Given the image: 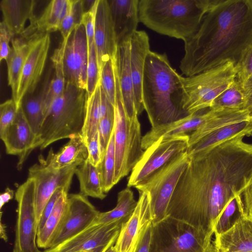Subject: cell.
Instances as JSON below:
<instances>
[{"label":"cell","instance_id":"9c48e42d","mask_svg":"<svg viewBox=\"0 0 252 252\" xmlns=\"http://www.w3.org/2000/svg\"><path fill=\"white\" fill-rule=\"evenodd\" d=\"M153 226L150 252H205L212 242L190 225L169 218Z\"/></svg>","mask_w":252,"mask_h":252},{"label":"cell","instance_id":"83f0119b","mask_svg":"<svg viewBox=\"0 0 252 252\" xmlns=\"http://www.w3.org/2000/svg\"><path fill=\"white\" fill-rule=\"evenodd\" d=\"M35 1L33 0H2L0 2L2 22L13 36L21 34L27 21L36 16L34 13Z\"/></svg>","mask_w":252,"mask_h":252},{"label":"cell","instance_id":"8fae6325","mask_svg":"<svg viewBox=\"0 0 252 252\" xmlns=\"http://www.w3.org/2000/svg\"><path fill=\"white\" fill-rule=\"evenodd\" d=\"M17 202L15 238L13 252H41L36 243V217L34 182L31 178L19 185L15 193Z\"/></svg>","mask_w":252,"mask_h":252},{"label":"cell","instance_id":"f6af8a7d","mask_svg":"<svg viewBox=\"0 0 252 252\" xmlns=\"http://www.w3.org/2000/svg\"><path fill=\"white\" fill-rule=\"evenodd\" d=\"M98 0H96L92 8L83 16L82 24L85 29L88 48L94 42L95 19Z\"/></svg>","mask_w":252,"mask_h":252},{"label":"cell","instance_id":"5bb4252c","mask_svg":"<svg viewBox=\"0 0 252 252\" xmlns=\"http://www.w3.org/2000/svg\"><path fill=\"white\" fill-rule=\"evenodd\" d=\"M99 213L88 197L80 193L68 194L63 222L50 248L60 245L86 229L95 221Z\"/></svg>","mask_w":252,"mask_h":252},{"label":"cell","instance_id":"4dcf8cb0","mask_svg":"<svg viewBox=\"0 0 252 252\" xmlns=\"http://www.w3.org/2000/svg\"><path fill=\"white\" fill-rule=\"evenodd\" d=\"M71 0H53L47 5L35 25L40 34L50 33L59 31L62 23L67 14Z\"/></svg>","mask_w":252,"mask_h":252},{"label":"cell","instance_id":"7402d4cb","mask_svg":"<svg viewBox=\"0 0 252 252\" xmlns=\"http://www.w3.org/2000/svg\"><path fill=\"white\" fill-rule=\"evenodd\" d=\"M149 37L144 31H136L130 40V64L137 115L144 110L142 86L145 64L150 51Z\"/></svg>","mask_w":252,"mask_h":252},{"label":"cell","instance_id":"d6986e66","mask_svg":"<svg viewBox=\"0 0 252 252\" xmlns=\"http://www.w3.org/2000/svg\"><path fill=\"white\" fill-rule=\"evenodd\" d=\"M94 44L100 74L105 63L115 56L118 47L107 0H98L95 19Z\"/></svg>","mask_w":252,"mask_h":252},{"label":"cell","instance_id":"4316f807","mask_svg":"<svg viewBox=\"0 0 252 252\" xmlns=\"http://www.w3.org/2000/svg\"><path fill=\"white\" fill-rule=\"evenodd\" d=\"M114 107L105 94L100 81L93 94L86 98L83 126L81 134L86 144L97 131L101 119Z\"/></svg>","mask_w":252,"mask_h":252},{"label":"cell","instance_id":"7c38bea8","mask_svg":"<svg viewBox=\"0 0 252 252\" xmlns=\"http://www.w3.org/2000/svg\"><path fill=\"white\" fill-rule=\"evenodd\" d=\"M124 222L122 220L105 224L94 221L71 238L41 252H105L115 244Z\"/></svg>","mask_w":252,"mask_h":252},{"label":"cell","instance_id":"3957f363","mask_svg":"<svg viewBox=\"0 0 252 252\" xmlns=\"http://www.w3.org/2000/svg\"><path fill=\"white\" fill-rule=\"evenodd\" d=\"M182 76L172 67L165 53L149 52L144 70L142 96L152 128L189 115L181 107Z\"/></svg>","mask_w":252,"mask_h":252},{"label":"cell","instance_id":"6da1fadb","mask_svg":"<svg viewBox=\"0 0 252 252\" xmlns=\"http://www.w3.org/2000/svg\"><path fill=\"white\" fill-rule=\"evenodd\" d=\"M242 134L189 156L169 202L166 218L210 239L229 201L252 183V144Z\"/></svg>","mask_w":252,"mask_h":252},{"label":"cell","instance_id":"f35d334b","mask_svg":"<svg viewBox=\"0 0 252 252\" xmlns=\"http://www.w3.org/2000/svg\"><path fill=\"white\" fill-rule=\"evenodd\" d=\"M100 82L109 101L114 106L116 102V84L112 59L108 61L103 66L100 74Z\"/></svg>","mask_w":252,"mask_h":252},{"label":"cell","instance_id":"30bf717a","mask_svg":"<svg viewBox=\"0 0 252 252\" xmlns=\"http://www.w3.org/2000/svg\"><path fill=\"white\" fill-rule=\"evenodd\" d=\"M189 139L187 134L160 138L145 150L130 173L127 187L142 184L174 158L187 151Z\"/></svg>","mask_w":252,"mask_h":252},{"label":"cell","instance_id":"e575fe53","mask_svg":"<svg viewBox=\"0 0 252 252\" xmlns=\"http://www.w3.org/2000/svg\"><path fill=\"white\" fill-rule=\"evenodd\" d=\"M137 204L133 192L126 187L118 194L116 206L113 209L105 212H100L95 222L105 224L122 220L126 221L134 212Z\"/></svg>","mask_w":252,"mask_h":252},{"label":"cell","instance_id":"d4e9b609","mask_svg":"<svg viewBox=\"0 0 252 252\" xmlns=\"http://www.w3.org/2000/svg\"><path fill=\"white\" fill-rule=\"evenodd\" d=\"M220 252H252V218L241 215L227 231L213 241Z\"/></svg>","mask_w":252,"mask_h":252},{"label":"cell","instance_id":"681fc988","mask_svg":"<svg viewBox=\"0 0 252 252\" xmlns=\"http://www.w3.org/2000/svg\"><path fill=\"white\" fill-rule=\"evenodd\" d=\"M154 226L150 222L144 228L134 252H150Z\"/></svg>","mask_w":252,"mask_h":252},{"label":"cell","instance_id":"7a4b0ae2","mask_svg":"<svg viewBox=\"0 0 252 252\" xmlns=\"http://www.w3.org/2000/svg\"><path fill=\"white\" fill-rule=\"evenodd\" d=\"M252 47V0H218L185 42L179 67L191 76L227 62L236 66Z\"/></svg>","mask_w":252,"mask_h":252},{"label":"cell","instance_id":"2e32d148","mask_svg":"<svg viewBox=\"0 0 252 252\" xmlns=\"http://www.w3.org/2000/svg\"><path fill=\"white\" fill-rule=\"evenodd\" d=\"M50 45V33L39 37L34 42L22 70L15 102L17 109L25 96L34 91L43 72Z\"/></svg>","mask_w":252,"mask_h":252},{"label":"cell","instance_id":"e0dca14e","mask_svg":"<svg viewBox=\"0 0 252 252\" xmlns=\"http://www.w3.org/2000/svg\"><path fill=\"white\" fill-rule=\"evenodd\" d=\"M137 206L128 220L122 224L114 247L116 252H134L146 225L152 221L148 193L139 191Z\"/></svg>","mask_w":252,"mask_h":252},{"label":"cell","instance_id":"9f6ffc18","mask_svg":"<svg viewBox=\"0 0 252 252\" xmlns=\"http://www.w3.org/2000/svg\"><path fill=\"white\" fill-rule=\"evenodd\" d=\"M252 121V120H251ZM248 135H250V136H252V130H251V131L249 133Z\"/></svg>","mask_w":252,"mask_h":252},{"label":"cell","instance_id":"44dd1931","mask_svg":"<svg viewBox=\"0 0 252 252\" xmlns=\"http://www.w3.org/2000/svg\"><path fill=\"white\" fill-rule=\"evenodd\" d=\"M214 112V108H208L173 122L151 128L142 137L143 149L146 150L160 138H168L192 132L209 119Z\"/></svg>","mask_w":252,"mask_h":252},{"label":"cell","instance_id":"f546056e","mask_svg":"<svg viewBox=\"0 0 252 252\" xmlns=\"http://www.w3.org/2000/svg\"><path fill=\"white\" fill-rule=\"evenodd\" d=\"M68 192L66 190L63 191L44 226L38 231L36 243L38 248L46 250L51 247L64 216Z\"/></svg>","mask_w":252,"mask_h":252},{"label":"cell","instance_id":"484cf974","mask_svg":"<svg viewBox=\"0 0 252 252\" xmlns=\"http://www.w3.org/2000/svg\"><path fill=\"white\" fill-rule=\"evenodd\" d=\"M126 112L129 118L138 116L134 95L130 64V40L117 47L112 58Z\"/></svg>","mask_w":252,"mask_h":252},{"label":"cell","instance_id":"5b68a950","mask_svg":"<svg viewBox=\"0 0 252 252\" xmlns=\"http://www.w3.org/2000/svg\"><path fill=\"white\" fill-rule=\"evenodd\" d=\"M86 96V90L66 83L63 93L53 102L44 118L38 138L41 150L58 140L81 133Z\"/></svg>","mask_w":252,"mask_h":252},{"label":"cell","instance_id":"d590c367","mask_svg":"<svg viewBox=\"0 0 252 252\" xmlns=\"http://www.w3.org/2000/svg\"><path fill=\"white\" fill-rule=\"evenodd\" d=\"M115 165V148L113 130L101 161L98 166L103 190L106 194L116 185Z\"/></svg>","mask_w":252,"mask_h":252},{"label":"cell","instance_id":"8d00e7d4","mask_svg":"<svg viewBox=\"0 0 252 252\" xmlns=\"http://www.w3.org/2000/svg\"><path fill=\"white\" fill-rule=\"evenodd\" d=\"M245 98L241 84L235 80L213 102L211 107L244 109Z\"/></svg>","mask_w":252,"mask_h":252},{"label":"cell","instance_id":"f1b7e54d","mask_svg":"<svg viewBox=\"0 0 252 252\" xmlns=\"http://www.w3.org/2000/svg\"><path fill=\"white\" fill-rule=\"evenodd\" d=\"M252 130L250 120L228 124L220 127L189 146L187 151L189 156L210 149L240 134L248 135Z\"/></svg>","mask_w":252,"mask_h":252},{"label":"cell","instance_id":"603a6c76","mask_svg":"<svg viewBox=\"0 0 252 252\" xmlns=\"http://www.w3.org/2000/svg\"><path fill=\"white\" fill-rule=\"evenodd\" d=\"M139 0H108L118 46L130 40L137 31L139 22Z\"/></svg>","mask_w":252,"mask_h":252},{"label":"cell","instance_id":"bcb514c9","mask_svg":"<svg viewBox=\"0 0 252 252\" xmlns=\"http://www.w3.org/2000/svg\"><path fill=\"white\" fill-rule=\"evenodd\" d=\"M235 198L240 213L245 216L252 218V183Z\"/></svg>","mask_w":252,"mask_h":252},{"label":"cell","instance_id":"9a60e30c","mask_svg":"<svg viewBox=\"0 0 252 252\" xmlns=\"http://www.w3.org/2000/svg\"><path fill=\"white\" fill-rule=\"evenodd\" d=\"M88 46L85 29L82 24L67 39L63 55L66 83L86 90Z\"/></svg>","mask_w":252,"mask_h":252},{"label":"cell","instance_id":"816d5d0a","mask_svg":"<svg viewBox=\"0 0 252 252\" xmlns=\"http://www.w3.org/2000/svg\"><path fill=\"white\" fill-rule=\"evenodd\" d=\"M245 98L244 109L248 113L250 120H252V77L249 78L241 85Z\"/></svg>","mask_w":252,"mask_h":252},{"label":"cell","instance_id":"7bdbcfd3","mask_svg":"<svg viewBox=\"0 0 252 252\" xmlns=\"http://www.w3.org/2000/svg\"><path fill=\"white\" fill-rule=\"evenodd\" d=\"M14 100L11 98L2 103L0 105V136H3L14 122L17 112Z\"/></svg>","mask_w":252,"mask_h":252},{"label":"cell","instance_id":"277c9868","mask_svg":"<svg viewBox=\"0 0 252 252\" xmlns=\"http://www.w3.org/2000/svg\"><path fill=\"white\" fill-rule=\"evenodd\" d=\"M218 0H140L139 22L161 34L184 43L198 31L203 18Z\"/></svg>","mask_w":252,"mask_h":252},{"label":"cell","instance_id":"cb8c5ba5","mask_svg":"<svg viewBox=\"0 0 252 252\" xmlns=\"http://www.w3.org/2000/svg\"><path fill=\"white\" fill-rule=\"evenodd\" d=\"M69 139L56 153L51 148L46 158L42 155L39 156L38 162L53 170L80 165L88 158L86 143L81 133L74 135Z\"/></svg>","mask_w":252,"mask_h":252},{"label":"cell","instance_id":"60d3db41","mask_svg":"<svg viewBox=\"0 0 252 252\" xmlns=\"http://www.w3.org/2000/svg\"><path fill=\"white\" fill-rule=\"evenodd\" d=\"M100 81L97 55L94 42L88 48L87 66V82L86 98H89L94 93Z\"/></svg>","mask_w":252,"mask_h":252},{"label":"cell","instance_id":"ac0fdd59","mask_svg":"<svg viewBox=\"0 0 252 252\" xmlns=\"http://www.w3.org/2000/svg\"><path fill=\"white\" fill-rule=\"evenodd\" d=\"M6 153L18 158L17 168L20 170L32 152L38 148L36 137L24 113L22 106L17 110L15 119L2 136Z\"/></svg>","mask_w":252,"mask_h":252},{"label":"cell","instance_id":"ffe728a7","mask_svg":"<svg viewBox=\"0 0 252 252\" xmlns=\"http://www.w3.org/2000/svg\"><path fill=\"white\" fill-rule=\"evenodd\" d=\"M24 30L11 39L12 47L6 60L7 67L8 84L12 91V99L15 102L24 65L34 42L44 35Z\"/></svg>","mask_w":252,"mask_h":252},{"label":"cell","instance_id":"6f0895ef","mask_svg":"<svg viewBox=\"0 0 252 252\" xmlns=\"http://www.w3.org/2000/svg\"></svg>","mask_w":252,"mask_h":252},{"label":"cell","instance_id":"680465c9","mask_svg":"<svg viewBox=\"0 0 252 252\" xmlns=\"http://www.w3.org/2000/svg\"></svg>","mask_w":252,"mask_h":252},{"label":"cell","instance_id":"ba28073f","mask_svg":"<svg viewBox=\"0 0 252 252\" xmlns=\"http://www.w3.org/2000/svg\"><path fill=\"white\" fill-rule=\"evenodd\" d=\"M190 158L187 151L175 157L148 180L135 188L148 193L152 223L155 226L166 219L167 208L178 183Z\"/></svg>","mask_w":252,"mask_h":252},{"label":"cell","instance_id":"ab89813d","mask_svg":"<svg viewBox=\"0 0 252 252\" xmlns=\"http://www.w3.org/2000/svg\"><path fill=\"white\" fill-rule=\"evenodd\" d=\"M235 198L231 200L220 214L214 229V235H220L229 229L241 216Z\"/></svg>","mask_w":252,"mask_h":252},{"label":"cell","instance_id":"4fadbf2b","mask_svg":"<svg viewBox=\"0 0 252 252\" xmlns=\"http://www.w3.org/2000/svg\"><path fill=\"white\" fill-rule=\"evenodd\" d=\"M78 165L53 170L38 162L29 169L28 177L34 182L36 217L39 223L44 208L55 191L63 188L69 191Z\"/></svg>","mask_w":252,"mask_h":252},{"label":"cell","instance_id":"7dc6e473","mask_svg":"<svg viewBox=\"0 0 252 252\" xmlns=\"http://www.w3.org/2000/svg\"><path fill=\"white\" fill-rule=\"evenodd\" d=\"M86 145L88 154L87 159L92 164L98 167L102 158L98 131Z\"/></svg>","mask_w":252,"mask_h":252},{"label":"cell","instance_id":"b9f144b4","mask_svg":"<svg viewBox=\"0 0 252 252\" xmlns=\"http://www.w3.org/2000/svg\"><path fill=\"white\" fill-rule=\"evenodd\" d=\"M114 125V107H112L100 120L97 131L102 157L113 132Z\"/></svg>","mask_w":252,"mask_h":252},{"label":"cell","instance_id":"52a82bcc","mask_svg":"<svg viewBox=\"0 0 252 252\" xmlns=\"http://www.w3.org/2000/svg\"><path fill=\"white\" fill-rule=\"evenodd\" d=\"M236 76V67L231 62L191 76H182V109L189 115L211 107L214 100L235 81Z\"/></svg>","mask_w":252,"mask_h":252},{"label":"cell","instance_id":"db71d44e","mask_svg":"<svg viewBox=\"0 0 252 252\" xmlns=\"http://www.w3.org/2000/svg\"><path fill=\"white\" fill-rule=\"evenodd\" d=\"M0 236L5 242H7L8 237L6 231V226L4 223L2 222L1 219H0Z\"/></svg>","mask_w":252,"mask_h":252},{"label":"cell","instance_id":"d6a6232c","mask_svg":"<svg viewBox=\"0 0 252 252\" xmlns=\"http://www.w3.org/2000/svg\"><path fill=\"white\" fill-rule=\"evenodd\" d=\"M66 39H63L51 57L55 73L50 80L44 102L45 117L53 102L63 94L66 86L63 68V55Z\"/></svg>","mask_w":252,"mask_h":252},{"label":"cell","instance_id":"f5cc1de1","mask_svg":"<svg viewBox=\"0 0 252 252\" xmlns=\"http://www.w3.org/2000/svg\"><path fill=\"white\" fill-rule=\"evenodd\" d=\"M15 193L14 191L7 187L4 192L0 195V209L1 210L2 207L10 200L13 199Z\"/></svg>","mask_w":252,"mask_h":252},{"label":"cell","instance_id":"8992f818","mask_svg":"<svg viewBox=\"0 0 252 252\" xmlns=\"http://www.w3.org/2000/svg\"><path fill=\"white\" fill-rule=\"evenodd\" d=\"M116 96L114 107V134L115 148V182L126 176L142 157V136L138 116L129 118L124 105L116 74Z\"/></svg>","mask_w":252,"mask_h":252},{"label":"cell","instance_id":"c3c4849f","mask_svg":"<svg viewBox=\"0 0 252 252\" xmlns=\"http://www.w3.org/2000/svg\"><path fill=\"white\" fill-rule=\"evenodd\" d=\"M12 35L6 25L2 21L0 24V61L6 60L11 50L9 43Z\"/></svg>","mask_w":252,"mask_h":252},{"label":"cell","instance_id":"ee69618b","mask_svg":"<svg viewBox=\"0 0 252 252\" xmlns=\"http://www.w3.org/2000/svg\"><path fill=\"white\" fill-rule=\"evenodd\" d=\"M236 67L237 69L236 80L241 85L252 77V47L245 54Z\"/></svg>","mask_w":252,"mask_h":252},{"label":"cell","instance_id":"1f68e13d","mask_svg":"<svg viewBox=\"0 0 252 252\" xmlns=\"http://www.w3.org/2000/svg\"><path fill=\"white\" fill-rule=\"evenodd\" d=\"M79 182L80 192L87 197L102 200L106 196L102 187L98 167L92 164L87 159L75 170Z\"/></svg>","mask_w":252,"mask_h":252},{"label":"cell","instance_id":"74e56055","mask_svg":"<svg viewBox=\"0 0 252 252\" xmlns=\"http://www.w3.org/2000/svg\"><path fill=\"white\" fill-rule=\"evenodd\" d=\"M84 13L83 0H71L69 9L63 19L59 30L63 39H67L72 32L82 24Z\"/></svg>","mask_w":252,"mask_h":252},{"label":"cell","instance_id":"f907efd6","mask_svg":"<svg viewBox=\"0 0 252 252\" xmlns=\"http://www.w3.org/2000/svg\"><path fill=\"white\" fill-rule=\"evenodd\" d=\"M64 190L66 189L63 188L57 189L46 204L38 223V231L44 226L46 220L52 212L59 198Z\"/></svg>","mask_w":252,"mask_h":252},{"label":"cell","instance_id":"11a10c76","mask_svg":"<svg viewBox=\"0 0 252 252\" xmlns=\"http://www.w3.org/2000/svg\"><path fill=\"white\" fill-rule=\"evenodd\" d=\"M105 252H116L114 245H113L111 247H110Z\"/></svg>","mask_w":252,"mask_h":252},{"label":"cell","instance_id":"836d02e7","mask_svg":"<svg viewBox=\"0 0 252 252\" xmlns=\"http://www.w3.org/2000/svg\"><path fill=\"white\" fill-rule=\"evenodd\" d=\"M49 75H48L40 92L36 95L24 98L22 107L26 117L37 140L45 118L44 102L50 83Z\"/></svg>","mask_w":252,"mask_h":252}]
</instances>
